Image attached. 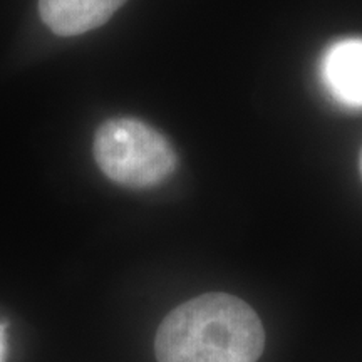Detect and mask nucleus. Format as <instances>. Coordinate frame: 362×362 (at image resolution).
I'll use <instances>...</instances> for the list:
<instances>
[{
  "label": "nucleus",
  "mask_w": 362,
  "mask_h": 362,
  "mask_svg": "<svg viewBox=\"0 0 362 362\" xmlns=\"http://www.w3.org/2000/svg\"><path fill=\"white\" fill-rule=\"evenodd\" d=\"M93 155L107 178L133 189L155 188L176 168V153L168 139L134 117L104 121L94 134Z\"/></svg>",
  "instance_id": "f03ea898"
},
{
  "label": "nucleus",
  "mask_w": 362,
  "mask_h": 362,
  "mask_svg": "<svg viewBox=\"0 0 362 362\" xmlns=\"http://www.w3.org/2000/svg\"><path fill=\"white\" fill-rule=\"evenodd\" d=\"M126 0H39L40 19L54 34L72 37L106 24Z\"/></svg>",
  "instance_id": "7ed1b4c3"
},
{
  "label": "nucleus",
  "mask_w": 362,
  "mask_h": 362,
  "mask_svg": "<svg viewBox=\"0 0 362 362\" xmlns=\"http://www.w3.org/2000/svg\"><path fill=\"white\" fill-rule=\"evenodd\" d=\"M7 359V339H6V325L0 324V362Z\"/></svg>",
  "instance_id": "39448f33"
},
{
  "label": "nucleus",
  "mask_w": 362,
  "mask_h": 362,
  "mask_svg": "<svg viewBox=\"0 0 362 362\" xmlns=\"http://www.w3.org/2000/svg\"><path fill=\"white\" fill-rule=\"evenodd\" d=\"M265 347L257 312L242 298L211 292L171 310L158 329V362H255Z\"/></svg>",
  "instance_id": "f257e3e1"
},
{
  "label": "nucleus",
  "mask_w": 362,
  "mask_h": 362,
  "mask_svg": "<svg viewBox=\"0 0 362 362\" xmlns=\"http://www.w3.org/2000/svg\"><path fill=\"white\" fill-rule=\"evenodd\" d=\"M322 78L332 96L362 107V39H344L325 52Z\"/></svg>",
  "instance_id": "20e7f679"
}]
</instances>
